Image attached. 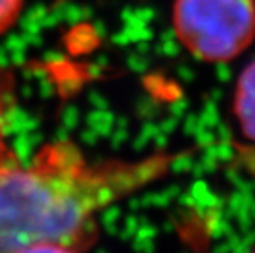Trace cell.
Wrapping results in <instances>:
<instances>
[{
  "label": "cell",
  "instance_id": "2",
  "mask_svg": "<svg viewBox=\"0 0 255 253\" xmlns=\"http://www.w3.org/2000/svg\"><path fill=\"white\" fill-rule=\"evenodd\" d=\"M171 23L178 41L194 58L226 63L255 38V0H175Z\"/></svg>",
  "mask_w": 255,
  "mask_h": 253
},
{
  "label": "cell",
  "instance_id": "4",
  "mask_svg": "<svg viewBox=\"0 0 255 253\" xmlns=\"http://www.w3.org/2000/svg\"><path fill=\"white\" fill-rule=\"evenodd\" d=\"M15 107V78L12 71L0 68V171L18 163V156L7 142L8 117Z\"/></svg>",
  "mask_w": 255,
  "mask_h": 253
},
{
  "label": "cell",
  "instance_id": "5",
  "mask_svg": "<svg viewBox=\"0 0 255 253\" xmlns=\"http://www.w3.org/2000/svg\"><path fill=\"white\" fill-rule=\"evenodd\" d=\"M25 7V0H0V36L17 25Z\"/></svg>",
  "mask_w": 255,
  "mask_h": 253
},
{
  "label": "cell",
  "instance_id": "1",
  "mask_svg": "<svg viewBox=\"0 0 255 253\" xmlns=\"http://www.w3.org/2000/svg\"><path fill=\"white\" fill-rule=\"evenodd\" d=\"M171 163L168 155L89 161L68 140L43 145L28 163L0 171V253L40 244L91 249L99 214L163 177Z\"/></svg>",
  "mask_w": 255,
  "mask_h": 253
},
{
  "label": "cell",
  "instance_id": "6",
  "mask_svg": "<svg viewBox=\"0 0 255 253\" xmlns=\"http://www.w3.org/2000/svg\"><path fill=\"white\" fill-rule=\"evenodd\" d=\"M17 253H79L73 249H68V247H61V245H53V244H40V245H31L26 247V249L20 250Z\"/></svg>",
  "mask_w": 255,
  "mask_h": 253
},
{
  "label": "cell",
  "instance_id": "3",
  "mask_svg": "<svg viewBox=\"0 0 255 253\" xmlns=\"http://www.w3.org/2000/svg\"><path fill=\"white\" fill-rule=\"evenodd\" d=\"M234 114L244 135L255 140V61L244 69L237 81Z\"/></svg>",
  "mask_w": 255,
  "mask_h": 253
}]
</instances>
